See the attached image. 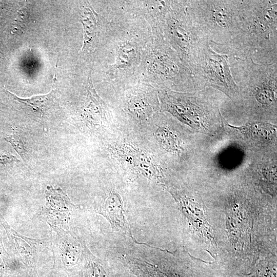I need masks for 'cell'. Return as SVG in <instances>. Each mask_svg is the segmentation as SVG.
<instances>
[{
    "label": "cell",
    "instance_id": "7a4b0ae2",
    "mask_svg": "<svg viewBox=\"0 0 277 277\" xmlns=\"http://www.w3.org/2000/svg\"><path fill=\"white\" fill-rule=\"evenodd\" d=\"M138 82L160 90H199L190 70L182 63L163 36L152 35L143 51Z\"/></svg>",
    "mask_w": 277,
    "mask_h": 277
},
{
    "label": "cell",
    "instance_id": "52a82bcc",
    "mask_svg": "<svg viewBox=\"0 0 277 277\" xmlns=\"http://www.w3.org/2000/svg\"><path fill=\"white\" fill-rule=\"evenodd\" d=\"M159 96L163 110L186 123L200 125L214 117L217 112V105L204 91L190 93L164 89L159 90Z\"/></svg>",
    "mask_w": 277,
    "mask_h": 277
},
{
    "label": "cell",
    "instance_id": "2e32d148",
    "mask_svg": "<svg viewBox=\"0 0 277 277\" xmlns=\"http://www.w3.org/2000/svg\"><path fill=\"white\" fill-rule=\"evenodd\" d=\"M9 98L20 105L24 109L30 111L36 115L42 117L51 107L54 92L52 91L45 95H39L30 98H22L6 90Z\"/></svg>",
    "mask_w": 277,
    "mask_h": 277
},
{
    "label": "cell",
    "instance_id": "ffe728a7",
    "mask_svg": "<svg viewBox=\"0 0 277 277\" xmlns=\"http://www.w3.org/2000/svg\"><path fill=\"white\" fill-rule=\"evenodd\" d=\"M5 271V267L2 256L0 255V277H3Z\"/></svg>",
    "mask_w": 277,
    "mask_h": 277
},
{
    "label": "cell",
    "instance_id": "5b68a950",
    "mask_svg": "<svg viewBox=\"0 0 277 277\" xmlns=\"http://www.w3.org/2000/svg\"><path fill=\"white\" fill-rule=\"evenodd\" d=\"M163 36L190 71L201 45L206 40L200 36L194 27L187 10V1H171L165 17Z\"/></svg>",
    "mask_w": 277,
    "mask_h": 277
},
{
    "label": "cell",
    "instance_id": "7c38bea8",
    "mask_svg": "<svg viewBox=\"0 0 277 277\" xmlns=\"http://www.w3.org/2000/svg\"><path fill=\"white\" fill-rule=\"evenodd\" d=\"M96 212L106 218L114 231L122 232L132 238L125 216L124 203L118 193L110 192L97 208Z\"/></svg>",
    "mask_w": 277,
    "mask_h": 277
},
{
    "label": "cell",
    "instance_id": "9c48e42d",
    "mask_svg": "<svg viewBox=\"0 0 277 277\" xmlns=\"http://www.w3.org/2000/svg\"><path fill=\"white\" fill-rule=\"evenodd\" d=\"M46 193L47 202L39 216L47 222L52 232L68 230V223L75 206L60 189L51 187L47 189Z\"/></svg>",
    "mask_w": 277,
    "mask_h": 277
},
{
    "label": "cell",
    "instance_id": "ac0fdd59",
    "mask_svg": "<svg viewBox=\"0 0 277 277\" xmlns=\"http://www.w3.org/2000/svg\"><path fill=\"white\" fill-rule=\"evenodd\" d=\"M5 141L9 143L19 155L25 161L27 159V151L23 138L15 130L13 133L5 137Z\"/></svg>",
    "mask_w": 277,
    "mask_h": 277
},
{
    "label": "cell",
    "instance_id": "4fadbf2b",
    "mask_svg": "<svg viewBox=\"0 0 277 277\" xmlns=\"http://www.w3.org/2000/svg\"><path fill=\"white\" fill-rule=\"evenodd\" d=\"M1 216L0 222L5 229L9 239L14 245L22 261L29 266H35L39 249L47 241L29 238L18 233L8 224L3 216Z\"/></svg>",
    "mask_w": 277,
    "mask_h": 277
},
{
    "label": "cell",
    "instance_id": "277c9868",
    "mask_svg": "<svg viewBox=\"0 0 277 277\" xmlns=\"http://www.w3.org/2000/svg\"><path fill=\"white\" fill-rule=\"evenodd\" d=\"M230 57V69L239 96L247 99L255 111L275 110L277 61L262 64L254 62L252 57Z\"/></svg>",
    "mask_w": 277,
    "mask_h": 277
},
{
    "label": "cell",
    "instance_id": "8992f818",
    "mask_svg": "<svg viewBox=\"0 0 277 277\" xmlns=\"http://www.w3.org/2000/svg\"><path fill=\"white\" fill-rule=\"evenodd\" d=\"M190 71L199 90L215 89L232 101L239 97L228 56L214 50L208 41H204L201 45Z\"/></svg>",
    "mask_w": 277,
    "mask_h": 277
},
{
    "label": "cell",
    "instance_id": "3957f363",
    "mask_svg": "<svg viewBox=\"0 0 277 277\" xmlns=\"http://www.w3.org/2000/svg\"><path fill=\"white\" fill-rule=\"evenodd\" d=\"M244 0L187 1L188 11L200 36L214 46L228 44L239 30Z\"/></svg>",
    "mask_w": 277,
    "mask_h": 277
},
{
    "label": "cell",
    "instance_id": "6da1fadb",
    "mask_svg": "<svg viewBox=\"0 0 277 277\" xmlns=\"http://www.w3.org/2000/svg\"><path fill=\"white\" fill-rule=\"evenodd\" d=\"M215 47L229 57L277 61V1L244 0L239 31L228 44Z\"/></svg>",
    "mask_w": 277,
    "mask_h": 277
},
{
    "label": "cell",
    "instance_id": "9a60e30c",
    "mask_svg": "<svg viewBox=\"0 0 277 277\" xmlns=\"http://www.w3.org/2000/svg\"><path fill=\"white\" fill-rule=\"evenodd\" d=\"M81 21L83 26L84 37L82 50L92 49L105 31L101 16L84 2L80 11Z\"/></svg>",
    "mask_w": 277,
    "mask_h": 277
},
{
    "label": "cell",
    "instance_id": "5bb4252c",
    "mask_svg": "<svg viewBox=\"0 0 277 277\" xmlns=\"http://www.w3.org/2000/svg\"><path fill=\"white\" fill-rule=\"evenodd\" d=\"M171 1H136L137 13L147 20L153 36H163L165 17Z\"/></svg>",
    "mask_w": 277,
    "mask_h": 277
},
{
    "label": "cell",
    "instance_id": "30bf717a",
    "mask_svg": "<svg viewBox=\"0 0 277 277\" xmlns=\"http://www.w3.org/2000/svg\"><path fill=\"white\" fill-rule=\"evenodd\" d=\"M157 100L155 88L142 82L128 89L125 98L127 111L137 118L150 115L157 107Z\"/></svg>",
    "mask_w": 277,
    "mask_h": 277
},
{
    "label": "cell",
    "instance_id": "8fae6325",
    "mask_svg": "<svg viewBox=\"0 0 277 277\" xmlns=\"http://www.w3.org/2000/svg\"><path fill=\"white\" fill-rule=\"evenodd\" d=\"M53 240L54 254L58 255L63 265L71 267L84 258L85 245L67 230L54 232Z\"/></svg>",
    "mask_w": 277,
    "mask_h": 277
},
{
    "label": "cell",
    "instance_id": "d6986e66",
    "mask_svg": "<svg viewBox=\"0 0 277 277\" xmlns=\"http://www.w3.org/2000/svg\"><path fill=\"white\" fill-rule=\"evenodd\" d=\"M19 161L16 156L7 151L0 152V165L6 166L16 162H19Z\"/></svg>",
    "mask_w": 277,
    "mask_h": 277
},
{
    "label": "cell",
    "instance_id": "e0dca14e",
    "mask_svg": "<svg viewBox=\"0 0 277 277\" xmlns=\"http://www.w3.org/2000/svg\"><path fill=\"white\" fill-rule=\"evenodd\" d=\"M134 163L138 171L145 177L152 179L160 177V172L155 160L149 153L136 151L133 155Z\"/></svg>",
    "mask_w": 277,
    "mask_h": 277
},
{
    "label": "cell",
    "instance_id": "ba28073f",
    "mask_svg": "<svg viewBox=\"0 0 277 277\" xmlns=\"http://www.w3.org/2000/svg\"><path fill=\"white\" fill-rule=\"evenodd\" d=\"M150 38L142 39L129 31L114 38L111 45L114 60L109 65L107 73L109 81L121 82L137 76L143 49Z\"/></svg>",
    "mask_w": 277,
    "mask_h": 277
}]
</instances>
